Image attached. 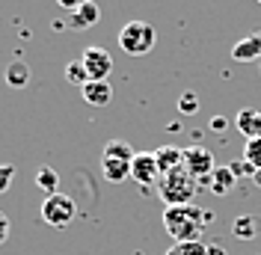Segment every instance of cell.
<instances>
[{"label":"cell","mask_w":261,"mask_h":255,"mask_svg":"<svg viewBox=\"0 0 261 255\" xmlns=\"http://www.w3.org/2000/svg\"><path fill=\"white\" fill-rule=\"evenodd\" d=\"M234 128L244 134L246 140H258L261 137V110H241L234 116Z\"/></svg>","instance_id":"obj_11"},{"label":"cell","mask_w":261,"mask_h":255,"mask_svg":"<svg viewBox=\"0 0 261 255\" xmlns=\"http://www.w3.org/2000/svg\"><path fill=\"white\" fill-rule=\"evenodd\" d=\"M184 169L202 184V181L211 178V172L217 169V163H214V155L205 145H190V148H184Z\"/></svg>","instance_id":"obj_5"},{"label":"cell","mask_w":261,"mask_h":255,"mask_svg":"<svg viewBox=\"0 0 261 255\" xmlns=\"http://www.w3.org/2000/svg\"><path fill=\"white\" fill-rule=\"evenodd\" d=\"M154 158H158V169H161V175H166V172H172V169L184 166V148H178V145H161V148L154 151Z\"/></svg>","instance_id":"obj_12"},{"label":"cell","mask_w":261,"mask_h":255,"mask_svg":"<svg viewBox=\"0 0 261 255\" xmlns=\"http://www.w3.org/2000/svg\"><path fill=\"white\" fill-rule=\"evenodd\" d=\"M134 155H137V151H134V148H130L128 143H125V140H110V143L104 145V155H101V158H110V160H134Z\"/></svg>","instance_id":"obj_18"},{"label":"cell","mask_w":261,"mask_h":255,"mask_svg":"<svg viewBox=\"0 0 261 255\" xmlns=\"http://www.w3.org/2000/svg\"><path fill=\"white\" fill-rule=\"evenodd\" d=\"M234 181H238V175L231 172V166H217V169L211 172V178L202 181V184H208L214 196H228L231 187H234Z\"/></svg>","instance_id":"obj_10"},{"label":"cell","mask_w":261,"mask_h":255,"mask_svg":"<svg viewBox=\"0 0 261 255\" xmlns=\"http://www.w3.org/2000/svg\"><path fill=\"white\" fill-rule=\"evenodd\" d=\"M33 181H36V187H39L42 193L54 196V193H57V187H60V172H57L54 166H39Z\"/></svg>","instance_id":"obj_17"},{"label":"cell","mask_w":261,"mask_h":255,"mask_svg":"<svg viewBox=\"0 0 261 255\" xmlns=\"http://www.w3.org/2000/svg\"><path fill=\"white\" fill-rule=\"evenodd\" d=\"M81 63L86 65L89 80H107V74L113 71V57H110V50L101 48V45H92V48L83 50Z\"/></svg>","instance_id":"obj_7"},{"label":"cell","mask_w":261,"mask_h":255,"mask_svg":"<svg viewBox=\"0 0 261 255\" xmlns=\"http://www.w3.org/2000/svg\"><path fill=\"white\" fill-rule=\"evenodd\" d=\"M154 42H158V33L146 21H128L119 30V48L128 57H146L148 50L154 48Z\"/></svg>","instance_id":"obj_3"},{"label":"cell","mask_w":261,"mask_h":255,"mask_svg":"<svg viewBox=\"0 0 261 255\" xmlns=\"http://www.w3.org/2000/svg\"><path fill=\"white\" fill-rule=\"evenodd\" d=\"M252 181H255V184L261 187V169H255V175H252Z\"/></svg>","instance_id":"obj_29"},{"label":"cell","mask_w":261,"mask_h":255,"mask_svg":"<svg viewBox=\"0 0 261 255\" xmlns=\"http://www.w3.org/2000/svg\"><path fill=\"white\" fill-rule=\"evenodd\" d=\"M196 187H199V181H196L184 166L161 175V181H158V193H161V199L166 202V208L190 205V199L196 196Z\"/></svg>","instance_id":"obj_2"},{"label":"cell","mask_w":261,"mask_h":255,"mask_svg":"<svg viewBox=\"0 0 261 255\" xmlns=\"http://www.w3.org/2000/svg\"><path fill=\"white\" fill-rule=\"evenodd\" d=\"M178 110H181V116H193V113H199V98H196V92H181Z\"/></svg>","instance_id":"obj_22"},{"label":"cell","mask_w":261,"mask_h":255,"mask_svg":"<svg viewBox=\"0 0 261 255\" xmlns=\"http://www.w3.org/2000/svg\"><path fill=\"white\" fill-rule=\"evenodd\" d=\"M65 80L71 83V86H86L89 83V74H86V65L81 63V60H71V63L65 65Z\"/></svg>","instance_id":"obj_20"},{"label":"cell","mask_w":261,"mask_h":255,"mask_svg":"<svg viewBox=\"0 0 261 255\" xmlns=\"http://www.w3.org/2000/svg\"><path fill=\"white\" fill-rule=\"evenodd\" d=\"M6 240H9V217L0 211V246H3Z\"/></svg>","instance_id":"obj_25"},{"label":"cell","mask_w":261,"mask_h":255,"mask_svg":"<svg viewBox=\"0 0 261 255\" xmlns=\"http://www.w3.org/2000/svg\"><path fill=\"white\" fill-rule=\"evenodd\" d=\"M231 60H238V63H252V60H261V33L244 36V39L231 48Z\"/></svg>","instance_id":"obj_9"},{"label":"cell","mask_w":261,"mask_h":255,"mask_svg":"<svg viewBox=\"0 0 261 255\" xmlns=\"http://www.w3.org/2000/svg\"><path fill=\"white\" fill-rule=\"evenodd\" d=\"M60 6H63L65 12H74V9H81L83 3H89V0H57Z\"/></svg>","instance_id":"obj_26"},{"label":"cell","mask_w":261,"mask_h":255,"mask_svg":"<svg viewBox=\"0 0 261 255\" xmlns=\"http://www.w3.org/2000/svg\"><path fill=\"white\" fill-rule=\"evenodd\" d=\"M231 172L241 178V175H255V166L252 163H246V160H238V163H231Z\"/></svg>","instance_id":"obj_24"},{"label":"cell","mask_w":261,"mask_h":255,"mask_svg":"<svg viewBox=\"0 0 261 255\" xmlns=\"http://www.w3.org/2000/svg\"><path fill=\"white\" fill-rule=\"evenodd\" d=\"M226 125H228L226 116H214L211 119V131H226Z\"/></svg>","instance_id":"obj_27"},{"label":"cell","mask_w":261,"mask_h":255,"mask_svg":"<svg viewBox=\"0 0 261 255\" xmlns=\"http://www.w3.org/2000/svg\"><path fill=\"white\" fill-rule=\"evenodd\" d=\"M12 181H15V166L12 163H0V196L12 187Z\"/></svg>","instance_id":"obj_23"},{"label":"cell","mask_w":261,"mask_h":255,"mask_svg":"<svg viewBox=\"0 0 261 255\" xmlns=\"http://www.w3.org/2000/svg\"><path fill=\"white\" fill-rule=\"evenodd\" d=\"M101 175L107 178L110 184H122L125 178H130V163H128V160L101 158Z\"/></svg>","instance_id":"obj_15"},{"label":"cell","mask_w":261,"mask_h":255,"mask_svg":"<svg viewBox=\"0 0 261 255\" xmlns=\"http://www.w3.org/2000/svg\"><path fill=\"white\" fill-rule=\"evenodd\" d=\"M166 255H208V243L205 240H187V243H172Z\"/></svg>","instance_id":"obj_19"},{"label":"cell","mask_w":261,"mask_h":255,"mask_svg":"<svg viewBox=\"0 0 261 255\" xmlns=\"http://www.w3.org/2000/svg\"><path fill=\"white\" fill-rule=\"evenodd\" d=\"M208 255H226V249L217 246V243H208Z\"/></svg>","instance_id":"obj_28"},{"label":"cell","mask_w":261,"mask_h":255,"mask_svg":"<svg viewBox=\"0 0 261 255\" xmlns=\"http://www.w3.org/2000/svg\"><path fill=\"white\" fill-rule=\"evenodd\" d=\"M214 220L211 211H202L196 205H175L163 211V228L175 243H187V240H202L205 225Z\"/></svg>","instance_id":"obj_1"},{"label":"cell","mask_w":261,"mask_h":255,"mask_svg":"<svg viewBox=\"0 0 261 255\" xmlns=\"http://www.w3.org/2000/svg\"><path fill=\"white\" fill-rule=\"evenodd\" d=\"M39 214H42V220L54 228H65V225L74 220V214H77V205H74V199L71 196H65V193H54V196H45V202L39 208Z\"/></svg>","instance_id":"obj_4"},{"label":"cell","mask_w":261,"mask_h":255,"mask_svg":"<svg viewBox=\"0 0 261 255\" xmlns=\"http://www.w3.org/2000/svg\"><path fill=\"white\" fill-rule=\"evenodd\" d=\"M81 95L92 107H107L113 101V86H110V80H89L81 89Z\"/></svg>","instance_id":"obj_8"},{"label":"cell","mask_w":261,"mask_h":255,"mask_svg":"<svg viewBox=\"0 0 261 255\" xmlns=\"http://www.w3.org/2000/svg\"><path fill=\"white\" fill-rule=\"evenodd\" d=\"M98 18H101V9H98L95 0H89V3H83L81 9L71 12V30H89V27L98 24Z\"/></svg>","instance_id":"obj_13"},{"label":"cell","mask_w":261,"mask_h":255,"mask_svg":"<svg viewBox=\"0 0 261 255\" xmlns=\"http://www.w3.org/2000/svg\"><path fill=\"white\" fill-rule=\"evenodd\" d=\"M258 3H261V0H258Z\"/></svg>","instance_id":"obj_30"},{"label":"cell","mask_w":261,"mask_h":255,"mask_svg":"<svg viewBox=\"0 0 261 255\" xmlns=\"http://www.w3.org/2000/svg\"><path fill=\"white\" fill-rule=\"evenodd\" d=\"M130 178L140 184V187H151L161 181V169H158V158L154 151H137L130 160Z\"/></svg>","instance_id":"obj_6"},{"label":"cell","mask_w":261,"mask_h":255,"mask_svg":"<svg viewBox=\"0 0 261 255\" xmlns=\"http://www.w3.org/2000/svg\"><path fill=\"white\" fill-rule=\"evenodd\" d=\"M244 160H246V163H252L255 169H261V137H258V140H246Z\"/></svg>","instance_id":"obj_21"},{"label":"cell","mask_w":261,"mask_h":255,"mask_svg":"<svg viewBox=\"0 0 261 255\" xmlns=\"http://www.w3.org/2000/svg\"><path fill=\"white\" fill-rule=\"evenodd\" d=\"M30 65L24 63V60H12V63L6 65V71H3V78H6V83L12 86V89H24L27 83H30Z\"/></svg>","instance_id":"obj_14"},{"label":"cell","mask_w":261,"mask_h":255,"mask_svg":"<svg viewBox=\"0 0 261 255\" xmlns=\"http://www.w3.org/2000/svg\"><path fill=\"white\" fill-rule=\"evenodd\" d=\"M258 232H261V223H258V217H252V214H241L231 223V235L238 240H252Z\"/></svg>","instance_id":"obj_16"}]
</instances>
